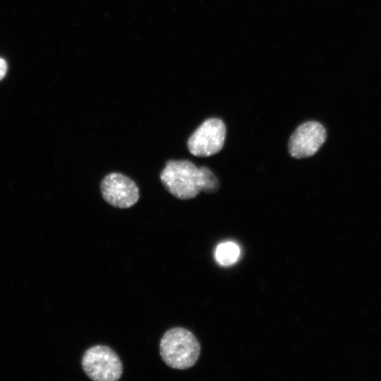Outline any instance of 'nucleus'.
<instances>
[{"mask_svg": "<svg viewBox=\"0 0 381 381\" xmlns=\"http://www.w3.org/2000/svg\"><path fill=\"white\" fill-rule=\"evenodd\" d=\"M205 169L188 160H169L160 173V181L176 198L191 199L203 191Z\"/></svg>", "mask_w": 381, "mask_h": 381, "instance_id": "nucleus-1", "label": "nucleus"}, {"mask_svg": "<svg viewBox=\"0 0 381 381\" xmlns=\"http://www.w3.org/2000/svg\"><path fill=\"white\" fill-rule=\"evenodd\" d=\"M159 351L163 361L169 367L183 370L193 366L200 355L196 337L183 327L167 330L161 339Z\"/></svg>", "mask_w": 381, "mask_h": 381, "instance_id": "nucleus-2", "label": "nucleus"}, {"mask_svg": "<svg viewBox=\"0 0 381 381\" xmlns=\"http://www.w3.org/2000/svg\"><path fill=\"white\" fill-rule=\"evenodd\" d=\"M82 366L87 377L95 381H116L123 373L118 355L111 348L102 345L94 346L85 352Z\"/></svg>", "mask_w": 381, "mask_h": 381, "instance_id": "nucleus-3", "label": "nucleus"}, {"mask_svg": "<svg viewBox=\"0 0 381 381\" xmlns=\"http://www.w3.org/2000/svg\"><path fill=\"white\" fill-rule=\"evenodd\" d=\"M226 126L219 119L205 120L190 136L187 142L189 152L196 157H209L218 153L223 147Z\"/></svg>", "mask_w": 381, "mask_h": 381, "instance_id": "nucleus-4", "label": "nucleus"}, {"mask_svg": "<svg viewBox=\"0 0 381 381\" xmlns=\"http://www.w3.org/2000/svg\"><path fill=\"white\" fill-rule=\"evenodd\" d=\"M100 190L108 204L121 209L133 206L140 196L136 183L129 177L116 172L104 176L100 184Z\"/></svg>", "mask_w": 381, "mask_h": 381, "instance_id": "nucleus-5", "label": "nucleus"}, {"mask_svg": "<svg viewBox=\"0 0 381 381\" xmlns=\"http://www.w3.org/2000/svg\"><path fill=\"white\" fill-rule=\"evenodd\" d=\"M326 138V130L321 123H303L291 134L288 143L289 152L296 159L311 157L321 147Z\"/></svg>", "mask_w": 381, "mask_h": 381, "instance_id": "nucleus-6", "label": "nucleus"}, {"mask_svg": "<svg viewBox=\"0 0 381 381\" xmlns=\"http://www.w3.org/2000/svg\"><path fill=\"white\" fill-rule=\"evenodd\" d=\"M240 255L238 246L233 242L219 244L215 250L217 261L222 265H231L236 262Z\"/></svg>", "mask_w": 381, "mask_h": 381, "instance_id": "nucleus-7", "label": "nucleus"}, {"mask_svg": "<svg viewBox=\"0 0 381 381\" xmlns=\"http://www.w3.org/2000/svg\"><path fill=\"white\" fill-rule=\"evenodd\" d=\"M7 71V64L3 59L0 58V80L5 76Z\"/></svg>", "mask_w": 381, "mask_h": 381, "instance_id": "nucleus-8", "label": "nucleus"}]
</instances>
